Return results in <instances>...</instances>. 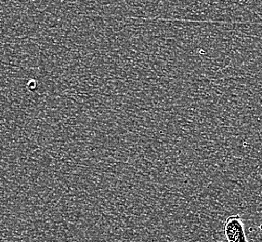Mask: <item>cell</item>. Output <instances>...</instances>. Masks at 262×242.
<instances>
[{
    "label": "cell",
    "mask_w": 262,
    "mask_h": 242,
    "mask_svg": "<svg viewBox=\"0 0 262 242\" xmlns=\"http://www.w3.org/2000/svg\"><path fill=\"white\" fill-rule=\"evenodd\" d=\"M224 235L227 242H248L245 224L240 215H231L224 221Z\"/></svg>",
    "instance_id": "obj_1"
}]
</instances>
